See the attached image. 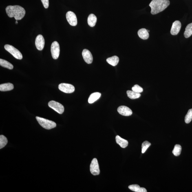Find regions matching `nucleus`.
Returning a JSON list of instances; mask_svg holds the SVG:
<instances>
[{"mask_svg": "<svg viewBox=\"0 0 192 192\" xmlns=\"http://www.w3.org/2000/svg\"><path fill=\"white\" fill-rule=\"evenodd\" d=\"M6 12L9 17H14L16 21L21 20L25 14V9L19 5H10L6 8Z\"/></svg>", "mask_w": 192, "mask_h": 192, "instance_id": "obj_1", "label": "nucleus"}, {"mask_svg": "<svg viewBox=\"0 0 192 192\" xmlns=\"http://www.w3.org/2000/svg\"><path fill=\"white\" fill-rule=\"evenodd\" d=\"M170 3L169 0H152L149 5L151 14L155 15L163 11L169 6Z\"/></svg>", "mask_w": 192, "mask_h": 192, "instance_id": "obj_2", "label": "nucleus"}, {"mask_svg": "<svg viewBox=\"0 0 192 192\" xmlns=\"http://www.w3.org/2000/svg\"><path fill=\"white\" fill-rule=\"evenodd\" d=\"M37 121L41 127L45 129H50L56 127V124L54 121L40 117H36Z\"/></svg>", "mask_w": 192, "mask_h": 192, "instance_id": "obj_3", "label": "nucleus"}, {"mask_svg": "<svg viewBox=\"0 0 192 192\" xmlns=\"http://www.w3.org/2000/svg\"><path fill=\"white\" fill-rule=\"evenodd\" d=\"M4 48L9 53L12 55L16 59L21 60L23 58V56L20 51L13 46L10 45H5Z\"/></svg>", "mask_w": 192, "mask_h": 192, "instance_id": "obj_4", "label": "nucleus"}, {"mask_svg": "<svg viewBox=\"0 0 192 192\" xmlns=\"http://www.w3.org/2000/svg\"><path fill=\"white\" fill-rule=\"evenodd\" d=\"M48 105L58 114H61L64 112L65 108L63 105L54 101H51L49 102Z\"/></svg>", "mask_w": 192, "mask_h": 192, "instance_id": "obj_5", "label": "nucleus"}, {"mask_svg": "<svg viewBox=\"0 0 192 192\" xmlns=\"http://www.w3.org/2000/svg\"><path fill=\"white\" fill-rule=\"evenodd\" d=\"M51 51L52 58L54 60L57 59L60 53V45L57 41H55L52 43Z\"/></svg>", "mask_w": 192, "mask_h": 192, "instance_id": "obj_6", "label": "nucleus"}, {"mask_svg": "<svg viewBox=\"0 0 192 192\" xmlns=\"http://www.w3.org/2000/svg\"><path fill=\"white\" fill-rule=\"evenodd\" d=\"M90 171L93 175H97L99 174L100 171L99 165L97 160L94 158L91 162L90 165Z\"/></svg>", "mask_w": 192, "mask_h": 192, "instance_id": "obj_7", "label": "nucleus"}, {"mask_svg": "<svg viewBox=\"0 0 192 192\" xmlns=\"http://www.w3.org/2000/svg\"><path fill=\"white\" fill-rule=\"evenodd\" d=\"M60 90L66 93H71L74 92L75 88L74 85L67 83H63L58 86Z\"/></svg>", "mask_w": 192, "mask_h": 192, "instance_id": "obj_8", "label": "nucleus"}, {"mask_svg": "<svg viewBox=\"0 0 192 192\" xmlns=\"http://www.w3.org/2000/svg\"><path fill=\"white\" fill-rule=\"evenodd\" d=\"M67 20L69 24L72 26H76L77 24V19L76 14L73 12L69 11L66 15Z\"/></svg>", "mask_w": 192, "mask_h": 192, "instance_id": "obj_9", "label": "nucleus"}, {"mask_svg": "<svg viewBox=\"0 0 192 192\" xmlns=\"http://www.w3.org/2000/svg\"><path fill=\"white\" fill-rule=\"evenodd\" d=\"M35 43L38 50L41 51L43 50L45 46V39L43 35H39L36 37Z\"/></svg>", "mask_w": 192, "mask_h": 192, "instance_id": "obj_10", "label": "nucleus"}, {"mask_svg": "<svg viewBox=\"0 0 192 192\" xmlns=\"http://www.w3.org/2000/svg\"><path fill=\"white\" fill-rule=\"evenodd\" d=\"M118 111L120 114L124 116H129L132 114L131 110L125 106H121L119 107Z\"/></svg>", "mask_w": 192, "mask_h": 192, "instance_id": "obj_11", "label": "nucleus"}, {"mask_svg": "<svg viewBox=\"0 0 192 192\" xmlns=\"http://www.w3.org/2000/svg\"><path fill=\"white\" fill-rule=\"evenodd\" d=\"M85 61L88 64H91L93 61V57L91 53L87 49H84L82 53Z\"/></svg>", "mask_w": 192, "mask_h": 192, "instance_id": "obj_12", "label": "nucleus"}, {"mask_svg": "<svg viewBox=\"0 0 192 192\" xmlns=\"http://www.w3.org/2000/svg\"><path fill=\"white\" fill-rule=\"evenodd\" d=\"M181 26V23L179 21H175L173 24L171 31V34L173 35H177L180 32Z\"/></svg>", "mask_w": 192, "mask_h": 192, "instance_id": "obj_13", "label": "nucleus"}, {"mask_svg": "<svg viewBox=\"0 0 192 192\" xmlns=\"http://www.w3.org/2000/svg\"><path fill=\"white\" fill-rule=\"evenodd\" d=\"M138 35L139 37L143 40H147L149 37V32L146 29L142 28L139 30Z\"/></svg>", "mask_w": 192, "mask_h": 192, "instance_id": "obj_14", "label": "nucleus"}, {"mask_svg": "<svg viewBox=\"0 0 192 192\" xmlns=\"http://www.w3.org/2000/svg\"><path fill=\"white\" fill-rule=\"evenodd\" d=\"M116 141L117 143L122 148H125L128 145V141L121 138L119 136L116 137Z\"/></svg>", "mask_w": 192, "mask_h": 192, "instance_id": "obj_15", "label": "nucleus"}, {"mask_svg": "<svg viewBox=\"0 0 192 192\" xmlns=\"http://www.w3.org/2000/svg\"><path fill=\"white\" fill-rule=\"evenodd\" d=\"M14 88V85L13 84L10 83L1 84L0 85V90L1 91L11 90Z\"/></svg>", "mask_w": 192, "mask_h": 192, "instance_id": "obj_16", "label": "nucleus"}, {"mask_svg": "<svg viewBox=\"0 0 192 192\" xmlns=\"http://www.w3.org/2000/svg\"><path fill=\"white\" fill-rule=\"evenodd\" d=\"M129 188L131 191L136 192H147L145 188H141L138 185H132L129 186Z\"/></svg>", "mask_w": 192, "mask_h": 192, "instance_id": "obj_17", "label": "nucleus"}, {"mask_svg": "<svg viewBox=\"0 0 192 192\" xmlns=\"http://www.w3.org/2000/svg\"><path fill=\"white\" fill-rule=\"evenodd\" d=\"M101 96V93L96 92L92 93L88 99V102L90 104H92L98 100Z\"/></svg>", "mask_w": 192, "mask_h": 192, "instance_id": "obj_18", "label": "nucleus"}, {"mask_svg": "<svg viewBox=\"0 0 192 192\" xmlns=\"http://www.w3.org/2000/svg\"><path fill=\"white\" fill-rule=\"evenodd\" d=\"M97 21V18L94 14L89 15L88 19V23L89 26L93 27L96 25Z\"/></svg>", "mask_w": 192, "mask_h": 192, "instance_id": "obj_19", "label": "nucleus"}, {"mask_svg": "<svg viewBox=\"0 0 192 192\" xmlns=\"http://www.w3.org/2000/svg\"><path fill=\"white\" fill-rule=\"evenodd\" d=\"M119 61V59L118 57L116 56L107 58V63L113 66H115L118 65Z\"/></svg>", "mask_w": 192, "mask_h": 192, "instance_id": "obj_20", "label": "nucleus"}, {"mask_svg": "<svg viewBox=\"0 0 192 192\" xmlns=\"http://www.w3.org/2000/svg\"><path fill=\"white\" fill-rule=\"evenodd\" d=\"M127 94L128 97L132 99H136L140 98L141 95L140 93L135 92L133 90H127Z\"/></svg>", "mask_w": 192, "mask_h": 192, "instance_id": "obj_21", "label": "nucleus"}, {"mask_svg": "<svg viewBox=\"0 0 192 192\" xmlns=\"http://www.w3.org/2000/svg\"><path fill=\"white\" fill-rule=\"evenodd\" d=\"M192 35V23L188 24L186 26L184 33V37L188 38L191 37Z\"/></svg>", "mask_w": 192, "mask_h": 192, "instance_id": "obj_22", "label": "nucleus"}, {"mask_svg": "<svg viewBox=\"0 0 192 192\" xmlns=\"http://www.w3.org/2000/svg\"><path fill=\"white\" fill-rule=\"evenodd\" d=\"M0 65L2 67L10 69H12L14 67L13 65L11 63L6 60L2 59H0Z\"/></svg>", "mask_w": 192, "mask_h": 192, "instance_id": "obj_23", "label": "nucleus"}, {"mask_svg": "<svg viewBox=\"0 0 192 192\" xmlns=\"http://www.w3.org/2000/svg\"><path fill=\"white\" fill-rule=\"evenodd\" d=\"M182 148L179 144H176L174 146L172 153L175 156H178L180 154Z\"/></svg>", "mask_w": 192, "mask_h": 192, "instance_id": "obj_24", "label": "nucleus"}, {"mask_svg": "<svg viewBox=\"0 0 192 192\" xmlns=\"http://www.w3.org/2000/svg\"><path fill=\"white\" fill-rule=\"evenodd\" d=\"M8 143V140L5 136L3 135L0 136V149L4 147Z\"/></svg>", "mask_w": 192, "mask_h": 192, "instance_id": "obj_25", "label": "nucleus"}, {"mask_svg": "<svg viewBox=\"0 0 192 192\" xmlns=\"http://www.w3.org/2000/svg\"><path fill=\"white\" fill-rule=\"evenodd\" d=\"M192 120V109L189 110L187 114L186 115L185 121L186 124H189Z\"/></svg>", "mask_w": 192, "mask_h": 192, "instance_id": "obj_26", "label": "nucleus"}, {"mask_svg": "<svg viewBox=\"0 0 192 192\" xmlns=\"http://www.w3.org/2000/svg\"><path fill=\"white\" fill-rule=\"evenodd\" d=\"M151 145V143L147 141H145L143 143L142 145V153H144Z\"/></svg>", "mask_w": 192, "mask_h": 192, "instance_id": "obj_27", "label": "nucleus"}, {"mask_svg": "<svg viewBox=\"0 0 192 192\" xmlns=\"http://www.w3.org/2000/svg\"><path fill=\"white\" fill-rule=\"evenodd\" d=\"M132 90L135 91V92L138 93H142L143 91V89L142 88L137 85H135L132 88Z\"/></svg>", "mask_w": 192, "mask_h": 192, "instance_id": "obj_28", "label": "nucleus"}, {"mask_svg": "<svg viewBox=\"0 0 192 192\" xmlns=\"http://www.w3.org/2000/svg\"><path fill=\"white\" fill-rule=\"evenodd\" d=\"M43 6L46 9L48 8L49 7V0H41Z\"/></svg>", "mask_w": 192, "mask_h": 192, "instance_id": "obj_29", "label": "nucleus"}, {"mask_svg": "<svg viewBox=\"0 0 192 192\" xmlns=\"http://www.w3.org/2000/svg\"><path fill=\"white\" fill-rule=\"evenodd\" d=\"M15 24H18V22L17 21H16V22H15Z\"/></svg>", "mask_w": 192, "mask_h": 192, "instance_id": "obj_30", "label": "nucleus"}]
</instances>
